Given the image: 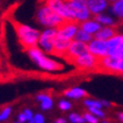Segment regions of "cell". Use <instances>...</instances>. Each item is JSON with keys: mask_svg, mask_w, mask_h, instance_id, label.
<instances>
[{"mask_svg": "<svg viewBox=\"0 0 123 123\" xmlns=\"http://www.w3.org/2000/svg\"><path fill=\"white\" fill-rule=\"evenodd\" d=\"M11 23H12V25L15 27V31H16V33H17V36H18L19 43H20V45H22L23 49L26 52L30 49L37 45L40 36H41V33L38 31L33 30L30 26L20 24V23L16 22V20H11Z\"/></svg>", "mask_w": 123, "mask_h": 123, "instance_id": "cell-1", "label": "cell"}, {"mask_svg": "<svg viewBox=\"0 0 123 123\" xmlns=\"http://www.w3.org/2000/svg\"><path fill=\"white\" fill-rule=\"evenodd\" d=\"M37 5L38 7L37 11H36V19H37L38 23H41L42 25L52 27V28H56L66 20L64 17L56 14L54 10H52L50 7H48L42 0H38Z\"/></svg>", "mask_w": 123, "mask_h": 123, "instance_id": "cell-2", "label": "cell"}, {"mask_svg": "<svg viewBox=\"0 0 123 123\" xmlns=\"http://www.w3.org/2000/svg\"><path fill=\"white\" fill-rule=\"evenodd\" d=\"M27 53L30 54L31 59L33 60L34 62L40 66L43 69H46V70H51V71H55V70H61L63 69V66L61 63H58L53 60L49 59L44 55V53L42 52L41 50L37 48V46H34V48L30 49Z\"/></svg>", "mask_w": 123, "mask_h": 123, "instance_id": "cell-3", "label": "cell"}, {"mask_svg": "<svg viewBox=\"0 0 123 123\" xmlns=\"http://www.w3.org/2000/svg\"><path fill=\"white\" fill-rule=\"evenodd\" d=\"M87 53H89V48H88L87 43L74 40L69 49L63 53V55L61 58L66 60L69 64H74L76 59H78L79 56L87 54Z\"/></svg>", "mask_w": 123, "mask_h": 123, "instance_id": "cell-4", "label": "cell"}, {"mask_svg": "<svg viewBox=\"0 0 123 123\" xmlns=\"http://www.w3.org/2000/svg\"><path fill=\"white\" fill-rule=\"evenodd\" d=\"M48 7H50L52 10H54L56 14L62 16L64 18L68 19H76L72 15L70 9L67 7V5L64 4L63 0H42Z\"/></svg>", "mask_w": 123, "mask_h": 123, "instance_id": "cell-5", "label": "cell"}, {"mask_svg": "<svg viewBox=\"0 0 123 123\" xmlns=\"http://www.w3.org/2000/svg\"><path fill=\"white\" fill-rule=\"evenodd\" d=\"M107 43V54L123 59V35H116L106 41Z\"/></svg>", "mask_w": 123, "mask_h": 123, "instance_id": "cell-6", "label": "cell"}, {"mask_svg": "<svg viewBox=\"0 0 123 123\" xmlns=\"http://www.w3.org/2000/svg\"><path fill=\"white\" fill-rule=\"evenodd\" d=\"M56 35V30L55 28H51V30H46L45 32L41 34L40 40H38V44L42 46V49L44 50L46 53L52 54L53 50V42H54V37Z\"/></svg>", "mask_w": 123, "mask_h": 123, "instance_id": "cell-7", "label": "cell"}, {"mask_svg": "<svg viewBox=\"0 0 123 123\" xmlns=\"http://www.w3.org/2000/svg\"><path fill=\"white\" fill-rule=\"evenodd\" d=\"M119 25L113 24V25H105V27H102L101 30L96 32L93 36L96 40H103V41H107L110 38L114 37L119 34Z\"/></svg>", "mask_w": 123, "mask_h": 123, "instance_id": "cell-8", "label": "cell"}, {"mask_svg": "<svg viewBox=\"0 0 123 123\" xmlns=\"http://www.w3.org/2000/svg\"><path fill=\"white\" fill-rule=\"evenodd\" d=\"M74 40H67V38H62L58 36V34L54 37V42H53V50H52V55L55 56H61L63 55V53L67 51L69 46L71 45Z\"/></svg>", "mask_w": 123, "mask_h": 123, "instance_id": "cell-9", "label": "cell"}, {"mask_svg": "<svg viewBox=\"0 0 123 123\" xmlns=\"http://www.w3.org/2000/svg\"><path fill=\"white\" fill-rule=\"evenodd\" d=\"M89 52L94 54L95 56H105L107 54V43L103 40H96L94 38L93 41L89 42L88 44Z\"/></svg>", "mask_w": 123, "mask_h": 123, "instance_id": "cell-10", "label": "cell"}, {"mask_svg": "<svg viewBox=\"0 0 123 123\" xmlns=\"http://www.w3.org/2000/svg\"><path fill=\"white\" fill-rule=\"evenodd\" d=\"M79 28L84 30L85 32L89 34H95L96 32L102 28L101 23L96 22V20H92V19H88V20H84V22H79Z\"/></svg>", "mask_w": 123, "mask_h": 123, "instance_id": "cell-11", "label": "cell"}, {"mask_svg": "<svg viewBox=\"0 0 123 123\" xmlns=\"http://www.w3.org/2000/svg\"><path fill=\"white\" fill-rule=\"evenodd\" d=\"M108 0H87V5L92 14H101L107 6Z\"/></svg>", "mask_w": 123, "mask_h": 123, "instance_id": "cell-12", "label": "cell"}, {"mask_svg": "<svg viewBox=\"0 0 123 123\" xmlns=\"http://www.w3.org/2000/svg\"><path fill=\"white\" fill-rule=\"evenodd\" d=\"M37 99L41 101V107L45 111H48L52 107L53 105V99L51 97V94L50 93H42L40 95H37Z\"/></svg>", "mask_w": 123, "mask_h": 123, "instance_id": "cell-13", "label": "cell"}, {"mask_svg": "<svg viewBox=\"0 0 123 123\" xmlns=\"http://www.w3.org/2000/svg\"><path fill=\"white\" fill-rule=\"evenodd\" d=\"M62 95L68 97H71V98H80V97H86L88 96V93L85 92L84 89H80V88H71V89L64 90Z\"/></svg>", "mask_w": 123, "mask_h": 123, "instance_id": "cell-14", "label": "cell"}, {"mask_svg": "<svg viewBox=\"0 0 123 123\" xmlns=\"http://www.w3.org/2000/svg\"><path fill=\"white\" fill-rule=\"evenodd\" d=\"M93 38H94L93 34L87 33V32H85L84 30L79 28V30L77 31V33H76L74 40H76V41H80V42H85V43H88V42L93 41Z\"/></svg>", "mask_w": 123, "mask_h": 123, "instance_id": "cell-15", "label": "cell"}, {"mask_svg": "<svg viewBox=\"0 0 123 123\" xmlns=\"http://www.w3.org/2000/svg\"><path fill=\"white\" fill-rule=\"evenodd\" d=\"M113 11L123 23V0H116L115 2H113Z\"/></svg>", "mask_w": 123, "mask_h": 123, "instance_id": "cell-16", "label": "cell"}, {"mask_svg": "<svg viewBox=\"0 0 123 123\" xmlns=\"http://www.w3.org/2000/svg\"><path fill=\"white\" fill-rule=\"evenodd\" d=\"M93 19H95L96 22L98 23H102V24H104V25H113L114 23L113 20L110 17H105V16H102L101 14H95L93 16Z\"/></svg>", "mask_w": 123, "mask_h": 123, "instance_id": "cell-17", "label": "cell"}, {"mask_svg": "<svg viewBox=\"0 0 123 123\" xmlns=\"http://www.w3.org/2000/svg\"><path fill=\"white\" fill-rule=\"evenodd\" d=\"M69 120H70L72 123H84V122H86L84 116L79 115V114H76V113L70 114V115H69Z\"/></svg>", "mask_w": 123, "mask_h": 123, "instance_id": "cell-18", "label": "cell"}, {"mask_svg": "<svg viewBox=\"0 0 123 123\" xmlns=\"http://www.w3.org/2000/svg\"><path fill=\"white\" fill-rule=\"evenodd\" d=\"M84 104H85L87 107H97V108H101L102 106H103L102 102L93 101V99H86V101H84Z\"/></svg>", "mask_w": 123, "mask_h": 123, "instance_id": "cell-19", "label": "cell"}, {"mask_svg": "<svg viewBox=\"0 0 123 123\" xmlns=\"http://www.w3.org/2000/svg\"><path fill=\"white\" fill-rule=\"evenodd\" d=\"M84 117H85V121L87 123H98V119H97V116L93 115V113H90V112L84 113Z\"/></svg>", "mask_w": 123, "mask_h": 123, "instance_id": "cell-20", "label": "cell"}, {"mask_svg": "<svg viewBox=\"0 0 123 123\" xmlns=\"http://www.w3.org/2000/svg\"><path fill=\"white\" fill-rule=\"evenodd\" d=\"M10 112H11L10 107L4 108V110L0 112V122H1V121H6V120L9 117V115H10Z\"/></svg>", "mask_w": 123, "mask_h": 123, "instance_id": "cell-21", "label": "cell"}, {"mask_svg": "<svg viewBox=\"0 0 123 123\" xmlns=\"http://www.w3.org/2000/svg\"><path fill=\"white\" fill-rule=\"evenodd\" d=\"M89 108V112L93 113L94 115L98 116V117H105V113L102 112L101 108H97V107H88Z\"/></svg>", "mask_w": 123, "mask_h": 123, "instance_id": "cell-22", "label": "cell"}, {"mask_svg": "<svg viewBox=\"0 0 123 123\" xmlns=\"http://www.w3.org/2000/svg\"><path fill=\"white\" fill-rule=\"evenodd\" d=\"M59 108L62 110V111H68L71 108V104L67 101H61L59 102Z\"/></svg>", "mask_w": 123, "mask_h": 123, "instance_id": "cell-23", "label": "cell"}, {"mask_svg": "<svg viewBox=\"0 0 123 123\" xmlns=\"http://www.w3.org/2000/svg\"><path fill=\"white\" fill-rule=\"evenodd\" d=\"M34 123H44V116L42 115V114H35V116H34L33 119Z\"/></svg>", "mask_w": 123, "mask_h": 123, "instance_id": "cell-24", "label": "cell"}, {"mask_svg": "<svg viewBox=\"0 0 123 123\" xmlns=\"http://www.w3.org/2000/svg\"><path fill=\"white\" fill-rule=\"evenodd\" d=\"M24 114L26 116L27 121H32V120H33V113L31 112L30 110H25V111H24Z\"/></svg>", "mask_w": 123, "mask_h": 123, "instance_id": "cell-25", "label": "cell"}, {"mask_svg": "<svg viewBox=\"0 0 123 123\" xmlns=\"http://www.w3.org/2000/svg\"><path fill=\"white\" fill-rule=\"evenodd\" d=\"M27 119H26V116H25V114H24V112L20 113L18 115V122L19 123H24V122H26Z\"/></svg>", "mask_w": 123, "mask_h": 123, "instance_id": "cell-26", "label": "cell"}, {"mask_svg": "<svg viewBox=\"0 0 123 123\" xmlns=\"http://www.w3.org/2000/svg\"><path fill=\"white\" fill-rule=\"evenodd\" d=\"M55 122H56V123H66V120L61 117V119H58V120H56Z\"/></svg>", "mask_w": 123, "mask_h": 123, "instance_id": "cell-27", "label": "cell"}, {"mask_svg": "<svg viewBox=\"0 0 123 123\" xmlns=\"http://www.w3.org/2000/svg\"><path fill=\"white\" fill-rule=\"evenodd\" d=\"M117 116H119L120 121H121V122H123V113H119V114H117Z\"/></svg>", "mask_w": 123, "mask_h": 123, "instance_id": "cell-28", "label": "cell"}, {"mask_svg": "<svg viewBox=\"0 0 123 123\" xmlns=\"http://www.w3.org/2000/svg\"><path fill=\"white\" fill-rule=\"evenodd\" d=\"M121 77H123V62H122V67H121Z\"/></svg>", "mask_w": 123, "mask_h": 123, "instance_id": "cell-29", "label": "cell"}, {"mask_svg": "<svg viewBox=\"0 0 123 123\" xmlns=\"http://www.w3.org/2000/svg\"><path fill=\"white\" fill-rule=\"evenodd\" d=\"M108 1H110V2H115L116 0H108Z\"/></svg>", "mask_w": 123, "mask_h": 123, "instance_id": "cell-30", "label": "cell"}, {"mask_svg": "<svg viewBox=\"0 0 123 123\" xmlns=\"http://www.w3.org/2000/svg\"><path fill=\"white\" fill-rule=\"evenodd\" d=\"M28 123H34V121L32 120V121H28Z\"/></svg>", "mask_w": 123, "mask_h": 123, "instance_id": "cell-31", "label": "cell"}, {"mask_svg": "<svg viewBox=\"0 0 123 123\" xmlns=\"http://www.w3.org/2000/svg\"><path fill=\"white\" fill-rule=\"evenodd\" d=\"M103 123H108V122H103Z\"/></svg>", "mask_w": 123, "mask_h": 123, "instance_id": "cell-32", "label": "cell"}, {"mask_svg": "<svg viewBox=\"0 0 123 123\" xmlns=\"http://www.w3.org/2000/svg\"><path fill=\"white\" fill-rule=\"evenodd\" d=\"M54 123H56V122H54Z\"/></svg>", "mask_w": 123, "mask_h": 123, "instance_id": "cell-33", "label": "cell"}, {"mask_svg": "<svg viewBox=\"0 0 123 123\" xmlns=\"http://www.w3.org/2000/svg\"><path fill=\"white\" fill-rule=\"evenodd\" d=\"M18 123H19V122H18Z\"/></svg>", "mask_w": 123, "mask_h": 123, "instance_id": "cell-34", "label": "cell"}]
</instances>
